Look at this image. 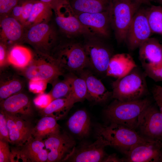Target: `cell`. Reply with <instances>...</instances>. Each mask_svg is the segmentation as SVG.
Returning a JSON list of instances; mask_svg holds the SVG:
<instances>
[{"label": "cell", "instance_id": "1", "mask_svg": "<svg viewBox=\"0 0 162 162\" xmlns=\"http://www.w3.org/2000/svg\"><path fill=\"white\" fill-rule=\"evenodd\" d=\"M151 104V101L146 98L130 101L115 99L104 110V114L110 123H116L135 130L139 116Z\"/></svg>", "mask_w": 162, "mask_h": 162}, {"label": "cell", "instance_id": "2", "mask_svg": "<svg viewBox=\"0 0 162 162\" xmlns=\"http://www.w3.org/2000/svg\"><path fill=\"white\" fill-rule=\"evenodd\" d=\"M144 71L137 66L112 83V98L122 101L140 99L148 93Z\"/></svg>", "mask_w": 162, "mask_h": 162}, {"label": "cell", "instance_id": "3", "mask_svg": "<svg viewBox=\"0 0 162 162\" xmlns=\"http://www.w3.org/2000/svg\"><path fill=\"white\" fill-rule=\"evenodd\" d=\"M141 5L134 0H111L108 10L111 26L118 43L125 42L129 27Z\"/></svg>", "mask_w": 162, "mask_h": 162}, {"label": "cell", "instance_id": "4", "mask_svg": "<svg viewBox=\"0 0 162 162\" xmlns=\"http://www.w3.org/2000/svg\"><path fill=\"white\" fill-rule=\"evenodd\" d=\"M98 136L108 141L111 146L121 150L123 152L136 145L148 140L135 130L115 123L107 125H98L96 127Z\"/></svg>", "mask_w": 162, "mask_h": 162}, {"label": "cell", "instance_id": "5", "mask_svg": "<svg viewBox=\"0 0 162 162\" xmlns=\"http://www.w3.org/2000/svg\"><path fill=\"white\" fill-rule=\"evenodd\" d=\"M23 69L24 75L29 80L49 82L62 74V69L51 55L37 50L33 54L30 63Z\"/></svg>", "mask_w": 162, "mask_h": 162}, {"label": "cell", "instance_id": "6", "mask_svg": "<svg viewBox=\"0 0 162 162\" xmlns=\"http://www.w3.org/2000/svg\"><path fill=\"white\" fill-rule=\"evenodd\" d=\"M52 7L56 24L67 36L88 34L80 23L76 13L68 0H57Z\"/></svg>", "mask_w": 162, "mask_h": 162}, {"label": "cell", "instance_id": "7", "mask_svg": "<svg viewBox=\"0 0 162 162\" xmlns=\"http://www.w3.org/2000/svg\"><path fill=\"white\" fill-rule=\"evenodd\" d=\"M51 56L62 69L79 72L88 65L84 46L78 44L62 45L58 48L55 54Z\"/></svg>", "mask_w": 162, "mask_h": 162}, {"label": "cell", "instance_id": "8", "mask_svg": "<svg viewBox=\"0 0 162 162\" xmlns=\"http://www.w3.org/2000/svg\"><path fill=\"white\" fill-rule=\"evenodd\" d=\"M137 129L147 139L162 141V112L151 104L139 116Z\"/></svg>", "mask_w": 162, "mask_h": 162}, {"label": "cell", "instance_id": "9", "mask_svg": "<svg viewBox=\"0 0 162 162\" xmlns=\"http://www.w3.org/2000/svg\"><path fill=\"white\" fill-rule=\"evenodd\" d=\"M152 33L147 18L146 8L139 9L134 15L128 28L125 42L131 51L139 48Z\"/></svg>", "mask_w": 162, "mask_h": 162}, {"label": "cell", "instance_id": "10", "mask_svg": "<svg viewBox=\"0 0 162 162\" xmlns=\"http://www.w3.org/2000/svg\"><path fill=\"white\" fill-rule=\"evenodd\" d=\"M111 146L110 143L102 136H99L94 142L75 147L63 160L75 162L102 161L106 156L105 147Z\"/></svg>", "mask_w": 162, "mask_h": 162}, {"label": "cell", "instance_id": "11", "mask_svg": "<svg viewBox=\"0 0 162 162\" xmlns=\"http://www.w3.org/2000/svg\"><path fill=\"white\" fill-rule=\"evenodd\" d=\"M56 38V33L53 28L48 23H42L27 28L24 40L36 50L49 54V50Z\"/></svg>", "mask_w": 162, "mask_h": 162}, {"label": "cell", "instance_id": "12", "mask_svg": "<svg viewBox=\"0 0 162 162\" xmlns=\"http://www.w3.org/2000/svg\"><path fill=\"white\" fill-rule=\"evenodd\" d=\"M44 141L48 152V162L62 161L76 145L75 141L71 136L61 131L48 137Z\"/></svg>", "mask_w": 162, "mask_h": 162}, {"label": "cell", "instance_id": "13", "mask_svg": "<svg viewBox=\"0 0 162 162\" xmlns=\"http://www.w3.org/2000/svg\"><path fill=\"white\" fill-rule=\"evenodd\" d=\"M123 153L126 156L125 162H162V141L148 140Z\"/></svg>", "mask_w": 162, "mask_h": 162}, {"label": "cell", "instance_id": "14", "mask_svg": "<svg viewBox=\"0 0 162 162\" xmlns=\"http://www.w3.org/2000/svg\"><path fill=\"white\" fill-rule=\"evenodd\" d=\"M84 46L88 65L100 73L106 74L110 60L113 55L104 44L95 41L86 43Z\"/></svg>", "mask_w": 162, "mask_h": 162}, {"label": "cell", "instance_id": "15", "mask_svg": "<svg viewBox=\"0 0 162 162\" xmlns=\"http://www.w3.org/2000/svg\"><path fill=\"white\" fill-rule=\"evenodd\" d=\"M76 14L80 21L88 34L109 37L111 26L108 10L96 13Z\"/></svg>", "mask_w": 162, "mask_h": 162}, {"label": "cell", "instance_id": "16", "mask_svg": "<svg viewBox=\"0 0 162 162\" xmlns=\"http://www.w3.org/2000/svg\"><path fill=\"white\" fill-rule=\"evenodd\" d=\"M2 111L6 120L10 143L22 146L32 137L33 127L26 119Z\"/></svg>", "mask_w": 162, "mask_h": 162}, {"label": "cell", "instance_id": "17", "mask_svg": "<svg viewBox=\"0 0 162 162\" xmlns=\"http://www.w3.org/2000/svg\"><path fill=\"white\" fill-rule=\"evenodd\" d=\"M0 42L9 49L24 40L25 28L18 20L8 15L1 17Z\"/></svg>", "mask_w": 162, "mask_h": 162}, {"label": "cell", "instance_id": "18", "mask_svg": "<svg viewBox=\"0 0 162 162\" xmlns=\"http://www.w3.org/2000/svg\"><path fill=\"white\" fill-rule=\"evenodd\" d=\"M0 106L3 112L24 119L33 115L31 101L24 93H18L2 100Z\"/></svg>", "mask_w": 162, "mask_h": 162}, {"label": "cell", "instance_id": "19", "mask_svg": "<svg viewBox=\"0 0 162 162\" xmlns=\"http://www.w3.org/2000/svg\"><path fill=\"white\" fill-rule=\"evenodd\" d=\"M85 80L87 88L88 100L99 103L107 102L112 98V92L108 91L101 81L90 71L84 69L79 72Z\"/></svg>", "mask_w": 162, "mask_h": 162}, {"label": "cell", "instance_id": "20", "mask_svg": "<svg viewBox=\"0 0 162 162\" xmlns=\"http://www.w3.org/2000/svg\"><path fill=\"white\" fill-rule=\"evenodd\" d=\"M139 59L143 68L160 63L162 60V45L154 38H149L139 48Z\"/></svg>", "mask_w": 162, "mask_h": 162}, {"label": "cell", "instance_id": "21", "mask_svg": "<svg viewBox=\"0 0 162 162\" xmlns=\"http://www.w3.org/2000/svg\"><path fill=\"white\" fill-rule=\"evenodd\" d=\"M17 150L20 158L24 161H47L48 152L44 140L32 137L22 146Z\"/></svg>", "mask_w": 162, "mask_h": 162}, {"label": "cell", "instance_id": "22", "mask_svg": "<svg viewBox=\"0 0 162 162\" xmlns=\"http://www.w3.org/2000/svg\"><path fill=\"white\" fill-rule=\"evenodd\" d=\"M137 66L129 54L113 55L110 60L106 75L118 78L125 75Z\"/></svg>", "mask_w": 162, "mask_h": 162}, {"label": "cell", "instance_id": "23", "mask_svg": "<svg viewBox=\"0 0 162 162\" xmlns=\"http://www.w3.org/2000/svg\"><path fill=\"white\" fill-rule=\"evenodd\" d=\"M67 124L70 131L79 137H86L89 134L90 118L84 110H80L76 111L70 117Z\"/></svg>", "mask_w": 162, "mask_h": 162}, {"label": "cell", "instance_id": "24", "mask_svg": "<svg viewBox=\"0 0 162 162\" xmlns=\"http://www.w3.org/2000/svg\"><path fill=\"white\" fill-rule=\"evenodd\" d=\"M51 5L37 0L34 4L29 16L24 25L25 28L42 23H48L52 16Z\"/></svg>", "mask_w": 162, "mask_h": 162}, {"label": "cell", "instance_id": "25", "mask_svg": "<svg viewBox=\"0 0 162 162\" xmlns=\"http://www.w3.org/2000/svg\"><path fill=\"white\" fill-rule=\"evenodd\" d=\"M60 131L57 119L50 116H43L33 128L32 136L34 138L43 140Z\"/></svg>", "mask_w": 162, "mask_h": 162}, {"label": "cell", "instance_id": "26", "mask_svg": "<svg viewBox=\"0 0 162 162\" xmlns=\"http://www.w3.org/2000/svg\"><path fill=\"white\" fill-rule=\"evenodd\" d=\"M76 13H93L108 10L111 0H68Z\"/></svg>", "mask_w": 162, "mask_h": 162}, {"label": "cell", "instance_id": "27", "mask_svg": "<svg viewBox=\"0 0 162 162\" xmlns=\"http://www.w3.org/2000/svg\"><path fill=\"white\" fill-rule=\"evenodd\" d=\"M8 49V62L16 67L24 68L32 59L33 53L24 46L17 44Z\"/></svg>", "mask_w": 162, "mask_h": 162}, {"label": "cell", "instance_id": "28", "mask_svg": "<svg viewBox=\"0 0 162 162\" xmlns=\"http://www.w3.org/2000/svg\"><path fill=\"white\" fill-rule=\"evenodd\" d=\"M74 105L68 97L53 100L41 113L43 116H50L56 119L64 116Z\"/></svg>", "mask_w": 162, "mask_h": 162}, {"label": "cell", "instance_id": "29", "mask_svg": "<svg viewBox=\"0 0 162 162\" xmlns=\"http://www.w3.org/2000/svg\"><path fill=\"white\" fill-rule=\"evenodd\" d=\"M68 77L71 85V92L68 96L74 104L86 98L87 90L86 82L82 77L70 75Z\"/></svg>", "mask_w": 162, "mask_h": 162}, {"label": "cell", "instance_id": "30", "mask_svg": "<svg viewBox=\"0 0 162 162\" xmlns=\"http://www.w3.org/2000/svg\"><path fill=\"white\" fill-rule=\"evenodd\" d=\"M146 13L152 33L162 35V6L151 5L146 9Z\"/></svg>", "mask_w": 162, "mask_h": 162}, {"label": "cell", "instance_id": "31", "mask_svg": "<svg viewBox=\"0 0 162 162\" xmlns=\"http://www.w3.org/2000/svg\"><path fill=\"white\" fill-rule=\"evenodd\" d=\"M22 88L21 81L17 79L12 78L1 81L0 98L1 100L5 99L18 93Z\"/></svg>", "mask_w": 162, "mask_h": 162}, {"label": "cell", "instance_id": "32", "mask_svg": "<svg viewBox=\"0 0 162 162\" xmlns=\"http://www.w3.org/2000/svg\"><path fill=\"white\" fill-rule=\"evenodd\" d=\"M71 85L69 80L67 77L53 86L50 92L53 100L67 97L71 92Z\"/></svg>", "mask_w": 162, "mask_h": 162}, {"label": "cell", "instance_id": "33", "mask_svg": "<svg viewBox=\"0 0 162 162\" xmlns=\"http://www.w3.org/2000/svg\"><path fill=\"white\" fill-rule=\"evenodd\" d=\"M147 76L156 82L162 81V60L156 65L143 68Z\"/></svg>", "mask_w": 162, "mask_h": 162}, {"label": "cell", "instance_id": "34", "mask_svg": "<svg viewBox=\"0 0 162 162\" xmlns=\"http://www.w3.org/2000/svg\"><path fill=\"white\" fill-rule=\"evenodd\" d=\"M53 100L49 93H44L39 94L33 100L34 105L38 108L43 109L46 107Z\"/></svg>", "mask_w": 162, "mask_h": 162}, {"label": "cell", "instance_id": "35", "mask_svg": "<svg viewBox=\"0 0 162 162\" xmlns=\"http://www.w3.org/2000/svg\"><path fill=\"white\" fill-rule=\"evenodd\" d=\"M20 0H0V14L1 17L9 15Z\"/></svg>", "mask_w": 162, "mask_h": 162}, {"label": "cell", "instance_id": "36", "mask_svg": "<svg viewBox=\"0 0 162 162\" xmlns=\"http://www.w3.org/2000/svg\"><path fill=\"white\" fill-rule=\"evenodd\" d=\"M37 0H22L23 10L20 22L24 26L29 16L34 4Z\"/></svg>", "mask_w": 162, "mask_h": 162}, {"label": "cell", "instance_id": "37", "mask_svg": "<svg viewBox=\"0 0 162 162\" xmlns=\"http://www.w3.org/2000/svg\"><path fill=\"white\" fill-rule=\"evenodd\" d=\"M48 82L42 80H29V90L34 93L40 94L43 93L46 88Z\"/></svg>", "mask_w": 162, "mask_h": 162}, {"label": "cell", "instance_id": "38", "mask_svg": "<svg viewBox=\"0 0 162 162\" xmlns=\"http://www.w3.org/2000/svg\"><path fill=\"white\" fill-rule=\"evenodd\" d=\"M0 140L11 143L6 120L3 112L0 113Z\"/></svg>", "mask_w": 162, "mask_h": 162}, {"label": "cell", "instance_id": "39", "mask_svg": "<svg viewBox=\"0 0 162 162\" xmlns=\"http://www.w3.org/2000/svg\"><path fill=\"white\" fill-rule=\"evenodd\" d=\"M11 154L8 142L0 140V162H10Z\"/></svg>", "mask_w": 162, "mask_h": 162}, {"label": "cell", "instance_id": "40", "mask_svg": "<svg viewBox=\"0 0 162 162\" xmlns=\"http://www.w3.org/2000/svg\"><path fill=\"white\" fill-rule=\"evenodd\" d=\"M152 93L159 107H162V86L157 85L154 86L152 89Z\"/></svg>", "mask_w": 162, "mask_h": 162}, {"label": "cell", "instance_id": "41", "mask_svg": "<svg viewBox=\"0 0 162 162\" xmlns=\"http://www.w3.org/2000/svg\"><path fill=\"white\" fill-rule=\"evenodd\" d=\"M8 48L4 44L0 43V66L2 67L8 62Z\"/></svg>", "mask_w": 162, "mask_h": 162}, {"label": "cell", "instance_id": "42", "mask_svg": "<svg viewBox=\"0 0 162 162\" xmlns=\"http://www.w3.org/2000/svg\"><path fill=\"white\" fill-rule=\"evenodd\" d=\"M22 0H20L17 5L13 8L9 15L20 22L22 15Z\"/></svg>", "mask_w": 162, "mask_h": 162}, {"label": "cell", "instance_id": "43", "mask_svg": "<svg viewBox=\"0 0 162 162\" xmlns=\"http://www.w3.org/2000/svg\"><path fill=\"white\" fill-rule=\"evenodd\" d=\"M103 162H125L124 158H120L116 154H113L106 156Z\"/></svg>", "mask_w": 162, "mask_h": 162}, {"label": "cell", "instance_id": "44", "mask_svg": "<svg viewBox=\"0 0 162 162\" xmlns=\"http://www.w3.org/2000/svg\"><path fill=\"white\" fill-rule=\"evenodd\" d=\"M142 4H144L147 5H151V0H134Z\"/></svg>", "mask_w": 162, "mask_h": 162}, {"label": "cell", "instance_id": "45", "mask_svg": "<svg viewBox=\"0 0 162 162\" xmlns=\"http://www.w3.org/2000/svg\"><path fill=\"white\" fill-rule=\"evenodd\" d=\"M42 2L47 3L52 6V5L57 0H39Z\"/></svg>", "mask_w": 162, "mask_h": 162}, {"label": "cell", "instance_id": "46", "mask_svg": "<svg viewBox=\"0 0 162 162\" xmlns=\"http://www.w3.org/2000/svg\"><path fill=\"white\" fill-rule=\"evenodd\" d=\"M156 0L162 4V0Z\"/></svg>", "mask_w": 162, "mask_h": 162}, {"label": "cell", "instance_id": "47", "mask_svg": "<svg viewBox=\"0 0 162 162\" xmlns=\"http://www.w3.org/2000/svg\"><path fill=\"white\" fill-rule=\"evenodd\" d=\"M159 109L162 112V107L159 108Z\"/></svg>", "mask_w": 162, "mask_h": 162}]
</instances>
